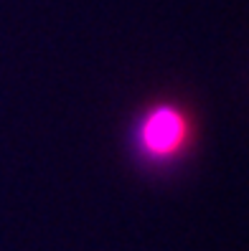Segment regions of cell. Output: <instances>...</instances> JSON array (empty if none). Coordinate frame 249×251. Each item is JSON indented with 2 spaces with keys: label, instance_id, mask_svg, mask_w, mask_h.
Returning <instances> with one entry per match:
<instances>
[{
  "label": "cell",
  "instance_id": "cell-1",
  "mask_svg": "<svg viewBox=\"0 0 249 251\" xmlns=\"http://www.w3.org/2000/svg\"><path fill=\"white\" fill-rule=\"evenodd\" d=\"M138 142H140L142 155H148L150 160L163 162V160L175 157L188 142L186 114H181V109L175 107H158L148 112V117L140 122Z\"/></svg>",
  "mask_w": 249,
  "mask_h": 251
}]
</instances>
